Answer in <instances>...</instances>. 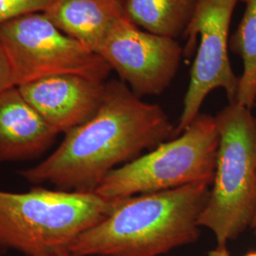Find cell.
<instances>
[{"mask_svg": "<svg viewBox=\"0 0 256 256\" xmlns=\"http://www.w3.org/2000/svg\"><path fill=\"white\" fill-rule=\"evenodd\" d=\"M34 110L61 134L92 119L104 99L106 82L60 74L18 86Z\"/></svg>", "mask_w": 256, "mask_h": 256, "instance_id": "9", "label": "cell"}, {"mask_svg": "<svg viewBox=\"0 0 256 256\" xmlns=\"http://www.w3.org/2000/svg\"><path fill=\"white\" fill-rule=\"evenodd\" d=\"M45 14L61 32L96 54L128 18L124 0H56Z\"/></svg>", "mask_w": 256, "mask_h": 256, "instance_id": "11", "label": "cell"}, {"mask_svg": "<svg viewBox=\"0 0 256 256\" xmlns=\"http://www.w3.org/2000/svg\"><path fill=\"white\" fill-rule=\"evenodd\" d=\"M174 129L162 106L142 101L126 82L113 79L106 82L92 119L64 133L54 153L19 174L34 185L94 192L111 171L174 138Z\"/></svg>", "mask_w": 256, "mask_h": 256, "instance_id": "1", "label": "cell"}, {"mask_svg": "<svg viewBox=\"0 0 256 256\" xmlns=\"http://www.w3.org/2000/svg\"><path fill=\"white\" fill-rule=\"evenodd\" d=\"M246 9L234 34L230 37L229 50L243 62L236 102L252 110L256 102V0H240Z\"/></svg>", "mask_w": 256, "mask_h": 256, "instance_id": "13", "label": "cell"}, {"mask_svg": "<svg viewBox=\"0 0 256 256\" xmlns=\"http://www.w3.org/2000/svg\"><path fill=\"white\" fill-rule=\"evenodd\" d=\"M250 228H252V229L254 230V232H256V214H254V216L252 221V223H250Z\"/></svg>", "mask_w": 256, "mask_h": 256, "instance_id": "17", "label": "cell"}, {"mask_svg": "<svg viewBox=\"0 0 256 256\" xmlns=\"http://www.w3.org/2000/svg\"><path fill=\"white\" fill-rule=\"evenodd\" d=\"M210 185L192 184L117 200L104 220L74 240L76 256H164L196 242Z\"/></svg>", "mask_w": 256, "mask_h": 256, "instance_id": "2", "label": "cell"}, {"mask_svg": "<svg viewBox=\"0 0 256 256\" xmlns=\"http://www.w3.org/2000/svg\"><path fill=\"white\" fill-rule=\"evenodd\" d=\"M207 256H230V254L226 246H218L216 248L209 252Z\"/></svg>", "mask_w": 256, "mask_h": 256, "instance_id": "16", "label": "cell"}, {"mask_svg": "<svg viewBox=\"0 0 256 256\" xmlns=\"http://www.w3.org/2000/svg\"><path fill=\"white\" fill-rule=\"evenodd\" d=\"M0 42L16 86L60 74L106 82L111 68L101 56L61 32L45 12H32L0 25Z\"/></svg>", "mask_w": 256, "mask_h": 256, "instance_id": "6", "label": "cell"}, {"mask_svg": "<svg viewBox=\"0 0 256 256\" xmlns=\"http://www.w3.org/2000/svg\"><path fill=\"white\" fill-rule=\"evenodd\" d=\"M239 0H198L194 16L182 36L186 39L183 56L198 48L190 72V82L174 137L180 135L200 114L202 104L214 90H224L229 104L236 101L239 80L229 58V32L234 8Z\"/></svg>", "mask_w": 256, "mask_h": 256, "instance_id": "7", "label": "cell"}, {"mask_svg": "<svg viewBox=\"0 0 256 256\" xmlns=\"http://www.w3.org/2000/svg\"><path fill=\"white\" fill-rule=\"evenodd\" d=\"M58 135L18 86L0 92V162L38 158L54 144Z\"/></svg>", "mask_w": 256, "mask_h": 256, "instance_id": "10", "label": "cell"}, {"mask_svg": "<svg viewBox=\"0 0 256 256\" xmlns=\"http://www.w3.org/2000/svg\"><path fill=\"white\" fill-rule=\"evenodd\" d=\"M128 18L146 32L182 36L198 0H124Z\"/></svg>", "mask_w": 256, "mask_h": 256, "instance_id": "12", "label": "cell"}, {"mask_svg": "<svg viewBox=\"0 0 256 256\" xmlns=\"http://www.w3.org/2000/svg\"><path fill=\"white\" fill-rule=\"evenodd\" d=\"M218 144L216 117L200 113L180 135L111 171L94 192L115 200L192 184L210 186Z\"/></svg>", "mask_w": 256, "mask_h": 256, "instance_id": "5", "label": "cell"}, {"mask_svg": "<svg viewBox=\"0 0 256 256\" xmlns=\"http://www.w3.org/2000/svg\"><path fill=\"white\" fill-rule=\"evenodd\" d=\"M256 256V250H254V252H248V254H247L246 256Z\"/></svg>", "mask_w": 256, "mask_h": 256, "instance_id": "19", "label": "cell"}, {"mask_svg": "<svg viewBox=\"0 0 256 256\" xmlns=\"http://www.w3.org/2000/svg\"><path fill=\"white\" fill-rule=\"evenodd\" d=\"M138 97L160 95L178 74L183 48L171 37L146 32L124 18L97 52Z\"/></svg>", "mask_w": 256, "mask_h": 256, "instance_id": "8", "label": "cell"}, {"mask_svg": "<svg viewBox=\"0 0 256 256\" xmlns=\"http://www.w3.org/2000/svg\"><path fill=\"white\" fill-rule=\"evenodd\" d=\"M54 256H74V254H72L70 252H61V254H55Z\"/></svg>", "mask_w": 256, "mask_h": 256, "instance_id": "18", "label": "cell"}, {"mask_svg": "<svg viewBox=\"0 0 256 256\" xmlns=\"http://www.w3.org/2000/svg\"><path fill=\"white\" fill-rule=\"evenodd\" d=\"M117 200L42 187L25 192L0 190V248L26 256L68 252L76 238L110 214Z\"/></svg>", "mask_w": 256, "mask_h": 256, "instance_id": "3", "label": "cell"}, {"mask_svg": "<svg viewBox=\"0 0 256 256\" xmlns=\"http://www.w3.org/2000/svg\"><path fill=\"white\" fill-rule=\"evenodd\" d=\"M18 86L9 56L0 42V92Z\"/></svg>", "mask_w": 256, "mask_h": 256, "instance_id": "15", "label": "cell"}, {"mask_svg": "<svg viewBox=\"0 0 256 256\" xmlns=\"http://www.w3.org/2000/svg\"><path fill=\"white\" fill-rule=\"evenodd\" d=\"M56 0H0V25L32 12H45Z\"/></svg>", "mask_w": 256, "mask_h": 256, "instance_id": "14", "label": "cell"}, {"mask_svg": "<svg viewBox=\"0 0 256 256\" xmlns=\"http://www.w3.org/2000/svg\"><path fill=\"white\" fill-rule=\"evenodd\" d=\"M220 134L216 172L198 224L226 246L248 227L256 210V116L236 102L216 116Z\"/></svg>", "mask_w": 256, "mask_h": 256, "instance_id": "4", "label": "cell"}]
</instances>
